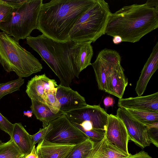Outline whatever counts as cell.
Returning <instances> with one entry per match:
<instances>
[{
	"label": "cell",
	"instance_id": "cell-1",
	"mask_svg": "<svg viewBox=\"0 0 158 158\" xmlns=\"http://www.w3.org/2000/svg\"><path fill=\"white\" fill-rule=\"evenodd\" d=\"M95 1L52 0L43 3L38 17V30L54 41H70L69 34L74 25Z\"/></svg>",
	"mask_w": 158,
	"mask_h": 158
},
{
	"label": "cell",
	"instance_id": "cell-2",
	"mask_svg": "<svg viewBox=\"0 0 158 158\" xmlns=\"http://www.w3.org/2000/svg\"><path fill=\"white\" fill-rule=\"evenodd\" d=\"M158 27V10L145 3L124 6L109 15L105 34L134 43Z\"/></svg>",
	"mask_w": 158,
	"mask_h": 158
},
{
	"label": "cell",
	"instance_id": "cell-3",
	"mask_svg": "<svg viewBox=\"0 0 158 158\" xmlns=\"http://www.w3.org/2000/svg\"><path fill=\"white\" fill-rule=\"evenodd\" d=\"M26 39L27 44L38 53L59 78L60 85L69 87L74 78L79 77L80 73L74 59L78 42H57L43 34L35 37L29 35Z\"/></svg>",
	"mask_w": 158,
	"mask_h": 158
},
{
	"label": "cell",
	"instance_id": "cell-4",
	"mask_svg": "<svg viewBox=\"0 0 158 158\" xmlns=\"http://www.w3.org/2000/svg\"><path fill=\"white\" fill-rule=\"evenodd\" d=\"M0 63L6 71L14 72L19 78L27 77L43 69L39 61L19 41L3 31L0 32Z\"/></svg>",
	"mask_w": 158,
	"mask_h": 158
},
{
	"label": "cell",
	"instance_id": "cell-5",
	"mask_svg": "<svg viewBox=\"0 0 158 158\" xmlns=\"http://www.w3.org/2000/svg\"><path fill=\"white\" fill-rule=\"evenodd\" d=\"M111 13L109 5L104 0L95 3L78 19L70 32V41L82 43L94 42L105 31Z\"/></svg>",
	"mask_w": 158,
	"mask_h": 158
},
{
	"label": "cell",
	"instance_id": "cell-6",
	"mask_svg": "<svg viewBox=\"0 0 158 158\" xmlns=\"http://www.w3.org/2000/svg\"><path fill=\"white\" fill-rule=\"evenodd\" d=\"M43 0H26L19 8L13 9L6 20L0 24V29L19 41L38 29L39 14Z\"/></svg>",
	"mask_w": 158,
	"mask_h": 158
},
{
	"label": "cell",
	"instance_id": "cell-7",
	"mask_svg": "<svg viewBox=\"0 0 158 158\" xmlns=\"http://www.w3.org/2000/svg\"><path fill=\"white\" fill-rule=\"evenodd\" d=\"M50 123L52 129L45 139L49 141L75 145L89 138L70 122L64 114Z\"/></svg>",
	"mask_w": 158,
	"mask_h": 158
},
{
	"label": "cell",
	"instance_id": "cell-8",
	"mask_svg": "<svg viewBox=\"0 0 158 158\" xmlns=\"http://www.w3.org/2000/svg\"><path fill=\"white\" fill-rule=\"evenodd\" d=\"M64 114L71 122L80 124L86 121L92 123L93 129L106 130L108 114L99 105L87 104Z\"/></svg>",
	"mask_w": 158,
	"mask_h": 158
},
{
	"label": "cell",
	"instance_id": "cell-9",
	"mask_svg": "<svg viewBox=\"0 0 158 158\" xmlns=\"http://www.w3.org/2000/svg\"><path fill=\"white\" fill-rule=\"evenodd\" d=\"M121 61L120 56L117 51L105 48L100 52L94 62L91 63L100 90L104 91L107 78Z\"/></svg>",
	"mask_w": 158,
	"mask_h": 158
},
{
	"label": "cell",
	"instance_id": "cell-10",
	"mask_svg": "<svg viewBox=\"0 0 158 158\" xmlns=\"http://www.w3.org/2000/svg\"><path fill=\"white\" fill-rule=\"evenodd\" d=\"M116 115L125 125L129 140L143 148L150 145L148 128L146 125L133 118L124 109L119 107Z\"/></svg>",
	"mask_w": 158,
	"mask_h": 158
},
{
	"label": "cell",
	"instance_id": "cell-11",
	"mask_svg": "<svg viewBox=\"0 0 158 158\" xmlns=\"http://www.w3.org/2000/svg\"><path fill=\"white\" fill-rule=\"evenodd\" d=\"M105 136L117 148L130 155L128 144L129 140L126 128L123 121L116 115L108 114Z\"/></svg>",
	"mask_w": 158,
	"mask_h": 158
},
{
	"label": "cell",
	"instance_id": "cell-12",
	"mask_svg": "<svg viewBox=\"0 0 158 158\" xmlns=\"http://www.w3.org/2000/svg\"><path fill=\"white\" fill-rule=\"evenodd\" d=\"M58 86L54 79H50L44 73L35 75L29 80L26 92L31 100H36L45 104L47 94L56 89Z\"/></svg>",
	"mask_w": 158,
	"mask_h": 158
},
{
	"label": "cell",
	"instance_id": "cell-13",
	"mask_svg": "<svg viewBox=\"0 0 158 158\" xmlns=\"http://www.w3.org/2000/svg\"><path fill=\"white\" fill-rule=\"evenodd\" d=\"M56 97L59 104L60 111L64 114L87 105L85 98L69 87L59 85Z\"/></svg>",
	"mask_w": 158,
	"mask_h": 158
},
{
	"label": "cell",
	"instance_id": "cell-14",
	"mask_svg": "<svg viewBox=\"0 0 158 158\" xmlns=\"http://www.w3.org/2000/svg\"><path fill=\"white\" fill-rule=\"evenodd\" d=\"M119 108L158 113V92L144 96L119 99Z\"/></svg>",
	"mask_w": 158,
	"mask_h": 158
},
{
	"label": "cell",
	"instance_id": "cell-15",
	"mask_svg": "<svg viewBox=\"0 0 158 158\" xmlns=\"http://www.w3.org/2000/svg\"><path fill=\"white\" fill-rule=\"evenodd\" d=\"M127 85L128 80L124 74V69L119 63L107 78L104 91L121 99Z\"/></svg>",
	"mask_w": 158,
	"mask_h": 158
},
{
	"label": "cell",
	"instance_id": "cell-16",
	"mask_svg": "<svg viewBox=\"0 0 158 158\" xmlns=\"http://www.w3.org/2000/svg\"><path fill=\"white\" fill-rule=\"evenodd\" d=\"M158 68V42L154 46L152 52L144 64L138 80L135 91L138 96L143 95L148 84Z\"/></svg>",
	"mask_w": 158,
	"mask_h": 158
},
{
	"label": "cell",
	"instance_id": "cell-17",
	"mask_svg": "<svg viewBox=\"0 0 158 158\" xmlns=\"http://www.w3.org/2000/svg\"><path fill=\"white\" fill-rule=\"evenodd\" d=\"M75 145L52 142L45 139L38 144L36 149L39 158H65Z\"/></svg>",
	"mask_w": 158,
	"mask_h": 158
},
{
	"label": "cell",
	"instance_id": "cell-18",
	"mask_svg": "<svg viewBox=\"0 0 158 158\" xmlns=\"http://www.w3.org/2000/svg\"><path fill=\"white\" fill-rule=\"evenodd\" d=\"M123 152L107 139L105 135L101 140L94 143L88 158H124L130 156Z\"/></svg>",
	"mask_w": 158,
	"mask_h": 158
},
{
	"label": "cell",
	"instance_id": "cell-19",
	"mask_svg": "<svg viewBox=\"0 0 158 158\" xmlns=\"http://www.w3.org/2000/svg\"><path fill=\"white\" fill-rule=\"evenodd\" d=\"M14 125L10 138L22 154L25 156L31 153L33 147L31 143V135L27 131L21 123H15Z\"/></svg>",
	"mask_w": 158,
	"mask_h": 158
},
{
	"label": "cell",
	"instance_id": "cell-20",
	"mask_svg": "<svg viewBox=\"0 0 158 158\" xmlns=\"http://www.w3.org/2000/svg\"><path fill=\"white\" fill-rule=\"evenodd\" d=\"M90 41L78 43L74 53V59L77 69L80 73L87 67L91 65L93 50Z\"/></svg>",
	"mask_w": 158,
	"mask_h": 158
},
{
	"label": "cell",
	"instance_id": "cell-21",
	"mask_svg": "<svg viewBox=\"0 0 158 158\" xmlns=\"http://www.w3.org/2000/svg\"><path fill=\"white\" fill-rule=\"evenodd\" d=\"M31 111L36 118L42 122L43 128L48 126L51 121L64 114L60 111L54 114L45 104L36 100H31Z\"/></svg>",
	"mask_w": 158,
	"mask_h": 158
},
{
	"label": "cell",
	"instance_id": "cell-22",
	"mask_svg": "<svg viewBox=\"0 0 158 158\" xmlns=\"http://www.w3.org/2000/svg\"><path fill=\"white\" fill-rule=\"evenodd\" d=\"M94 143L89 138L75 145L65 158H88L93 148Z\"/></svg>",
	"mask_w": 158,
	"mask_h": 158
},
{
	"label": "cell",
	"instance_id": "cell-23",
	"mask_svg": "<svg viewBox=\"0 0 158 158\" xmlns=\"http://www.w3.org/2000/svg\"><path fill=\"white\" fill-rule=\"evenodd\" d=\"M124 109L133 118L145 125L150 123L158 122V113L144 110Z\"/></svg>",
	"mask_w": 158,
	"mask_h": 158
},
{
	"label": "cell",
	"instance_id": "cell-24",
	"mask_svg": "<svg viewBox=\"0 0 158 158\" xmlns=\"http://www.w3.org/2000/svg\"><path fill=\"white\" fill-rule=\"evenodd\" d=\"M22 156H24L11 138L0 145V158H18Z\"/></svg>",
	"mask_w": 158,
	"mask_h": 158
},
{
	"label": "cell",
	"instance_id": "cell-25",
	"mask_svg": "<svg viewBox=\"0 0 158 158\" xmlns=\"http://www.w3.org/2000/svg\"><path fill=\"white\" fill-rule=\"evenodd\" d=\"M24 82V79L21 78L0 84V100L7 94L19 90Z\"/></svg>",
	"mask_w": 158,
	"mask_h": 158
},
{
	"label": "cell",
	"instance_id": "cell-26",
	"mask_svg": "<svg viewBox=\"0 0 158 158\" xmlns=\"http://www.w3.org/2000/svg\"><path fill=\"white\" fill-rule=\"evenodd\" d=\"M71 123L84 133L94 143L102 140L105 135V130L93 129L90 130L86 131L84 130L79 124Z\"/></svg>",
	"mask_w": 158,
	"mask_h": 158
},
{
	"label": "cell",
	"instance_id": "cell-27",
	"mask_svg": "<svg viewBox=\"0 0 158 158\" xmlns=\"http://www.w3.org/2000/svg\"><path fill=\"white\" fill-rule=\"evenodd\" d=\"M57 89L50 91L46 95L45 104L54 114L60 111L59 104L56 97Z\"/></svg>",
	"mask_w": 158,
	"mask_h": 158
},
{
	"label": "cell",
	"instance_id": "cell-28",
	"mask_svg": "<svg viewBox=\"0 0 158 158\" xmlns=\"http://www.w3.org/2000/svg\"><path fill=\"white\" fill-rule=\"evenodd\" d=\"M52 126L50 123L47 127L40 128L38 131L35 134L31 135V140L32 146H35L37 143H39L45 139L47 135L52 129Z\"/></svg>",
	"mask_w": 158,
	"mask_h": 158
},
{
	"label": "cell",
	"instance_id": "cell-29",
	"mask_svg": "<svg viewBox=\"0 0 158 158\" xmlns=\"http://www.w3.org/2000/svg\"><path fill=\"white\" fill-rule=\"evenodd\" d=\"M13 10L12 7L6 4L3 0H0V24L6 20Z\"/></svg>",
	"mask_w": 158,
	"mask_h": 158
},
{
	"label": "cell",
	"instance_id": "cell-30",
	"mask_svg": "<svg viewBox=\"0 0 158 158\" xmlns=\"http://www.w3.org/2000/svg\"><path fill=\"white\" fill-rule=\"evenodd\" d=\"M14 124L12 123L8 119L0 113V129L5 131L10 136L11 135Z\"/></svg>",
	"mask_w": 158,
	"mask_h": 158
},
{
	"label": "cell",
	"instance_id": "cell-31",
	"mask_svg": "<svg viewBox=\"0 0 158 158\" xmlns=\"http://www.w3.org/2000/svg\"><path fill=\"white\" fill-rule=\"evenodd\" d=\"M148 134L150 142L158 147V128H148Z\"/></svg>",
	"mask_w": 158,
	"mask_h": 158
},
{
	"label": "cell",
	"instance_id": "cell-32",
	"mask_svg": "<svg viewBox=\"0 0 158 158\" xmlns=\"http://www.w3.org/2000/svg\"><path fill=\"white\" fill-rule=\"evenodd\" d=\"M3 0L6 4L12 7L13 9L19 8L26 1V0Z\"/></svg>",
	"mask_w": 158,
	"mask_h": 158
},
{
	"label": "cell",
	"instance_id": "cell-33",
	"mask_svg": "<svg viewBox=\"0 0 158 158\" xmlns=\"http://www.w3.org/2000/svg\"><path fill=\"white\" fill-rule=\"evenodd\" d=\"M124 158H152L148 153L142 151Z\"/></svg>",
	"mask_w": 158,
	"mask_h": 158
},
{
	"label": "cell",
	"instance_id": "cell-34",
	"mask_svg": "<svg viewBox=\"0 0 158 158\" xmlns=\"http://www.w3.org/2000/svg\"><path fill=\"white\" fill-rule=\"evenodd\" d=\"M114 103V99L110 96L106 97L103 100L104 106L106 108L109 106H112Z\"/></svg>",
	"mask_w": 158,
	"mask_h": 158
},
{
	"label": "cell",
	"instance_id": "cell-35",
	"mask_svg": "<svg viewBox=\"0 0 158 158\" xmlns=\"http://www.w3.org/2000/svg\"><path fill=\"white\" fill-rule=\"evenodd\" d=\"M78 124L85 130L89 131L93 129L92 123L89 122L84 121Z\"/></svg>",
	"mask_w": 158,
	"mask_h": 158
},
{
	"label": "cell",
	"instance_id": "cell-36",
	"mask_svg": "<svg viewBox=\"0 0 158 158\" xmlns=\"http://www.w3.org/2000/svg\"><path fill=\"white\" fill-rule=\"evenodd\" d=\"M145 3L148 6L155 8L158 10V0H148Z\"/></svg>",
	"mask_w": 158,
	"mask_h": 158
},
{
	"label": "cell",
	"instance_id": "cell-37",
	"mask_svg": "<svg viewBox=\"0 0 158 158\" xmlns=\"http://www.w3.org/2000/svg\"><path fill=\"white\" fill-rule=\"evenodd\" d=\"M37 157L35 146H34L31 153L25 156L24 158H37Z\"/></svg>",
	"mask_w": 158,
	"mask_h": 158
},
{
	"label": "cell",
	"instance_id": "cell-38",
	"mask_svg": "<svg viewBox=\"0 0 158 158\" xmlns=\"http://www.w3.org/2000/svg\"><path fill=\"white\" fill-rule=\"evenodd\" d=\"M113 42L115 44H118L122 42L121 38L119 36H115L113 37Z\"/></svg>",
	"mask_w": 158,
	"mask_h": 158
},
{
	"label": "cell",
	"instance_id": "cell-39",
	"mask_svg": "<svg viewBox=\"0 0 158 158\" xmlns=\"http://www.w3.org/2000/svg\"><path fill=\"white\" fill-rule=\"evenodd\" d=\"M3 143L1 140H0V145L2 144Z\"/></svg>",
	"mask_w": 158,
	"mask_h": 158
},
{
	"label": "cell",
	"instance_id": "cell-40",
	"mask_svg": "<svg viewBox=\"0 0 158 158\" xmlns=\"http://www.w3.org/2000/svg\"><path fill=\"white\" fill-rule=\"evenodd\" d=\"M24 156H21L20 157H19L18 158H24Z\"/></svg>",
	"mask_w": 158,
	"mask_h": 158
},
{
	"label": "cell",
	"instance_id": "cell-41",
	"mask_svg": "<svg viewBox=\"0 0 158 158\" xmlns=\"http://www.w3.org/2000/svg\"><path fill=\"white\" fill-rule=\"evenodd\" d=\"M37 158H39V157H38H38H37Z\"/></svg>",
	"mask_w": 158,
	"mask_h": 158
},
{
	"label": "cell",
	"instance_id": "cell-42",
	"mask_svg": "<svg viewBox=\"0 0 158 158\" xmlns=\"http://www.w3.org/2000/svg\"></svg>",
	"mask_w": 158,
	"mask_h": 158
}]
</instances>
